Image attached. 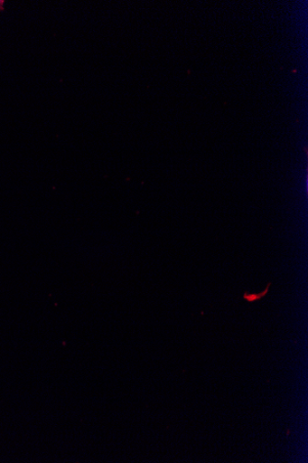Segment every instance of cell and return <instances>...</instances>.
Wrapping results in <instances>:
<instances>
[{
    "label": "cell",
    "instance_id": "1",
    "mask_svg": "<svg viewBox=\"0 0 308 463\" xmlns=\"http://www.w3.org/2000/svg\"><path fill=\"white\" fill-rule=\"evenodd\" d=\"M271 285H272V283L270 282L267 285L266 289H264L263 291L258 292V293H249L247 291H245L243 299L249 304H254L256 302L260 301L261 299H263L264 298H266L267 296V294L269 293Z\"/></svg>",
    "mask_w": 308,
    "mask_h": 463
},
{
    "label": "cell",
    "instance_id": "2",
    "mask_svg": "<svg viewBox=\"0 0 308 463\" xmlns=\"http://www.w3.org/2000/svg\"><path fill=\"white\" fill-rule=\"evenodd\" d=\"M3 5H4V2H0V9L3 8Z\"/></svg>",
    "mask_w": 308,
    "mask_h": 463
}]
</instances>
